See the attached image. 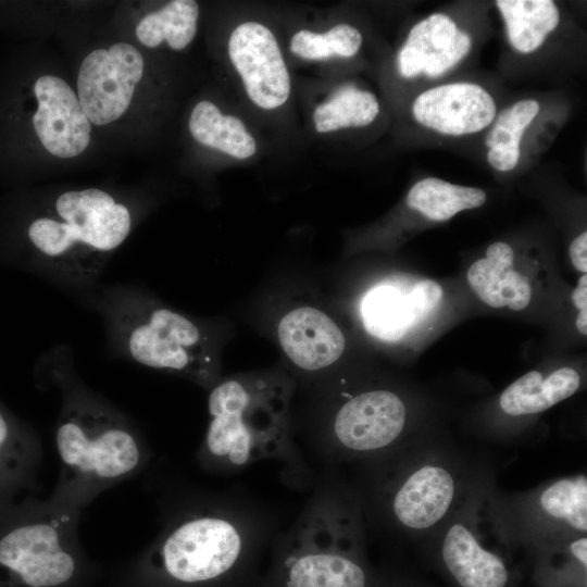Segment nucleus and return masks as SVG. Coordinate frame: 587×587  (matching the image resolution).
I'll return each mask as SVG.
<instances>
[{"instance_id": "32", "label": "nucleus", "mask_w": 587, "mask_h": 587, "mask_svg": "<svg viewBox=\"0 0 587 587\" xmlns=\"http://www.w3.org/2000/svg\"><path fill=\"white\" fill-rule=\"evenodd\" d=\"M587 310H579L577 319H576V327L578 332L583 335L587 334Z\"/></svg>"}, {"instance_id": "16", "label": "nucleus", "mask_w": 587, "mask_h": 587, "mask_svg": "<svg viewBox=\"0 0 587 587\" xmlns=\"http://www.w3.org/2000/svg\"><path fill=\"white\" fill-rule=\"evenodd\" d=\"M277 339L291 363L305 372L330 366L346 347L339 326L323 311L308 305L295 308L280 319Z\"/></svg>"}, {"instance_id": "4", "label": "nucleus", "mask_w": 587, "mask_h": 587, "mask_svg": "<svg viewBox=\"0 0 587 587\" xmlns=\"http://www.w3.org/2000/svg\"><path fill=\"white\" fill-rule=\"evenodd\" d=\"M61 392L54 441L61 463L51 499L82 511L100 492L140 472L150 452L114 405L85 387L64 365L51 369Z\"/></svg>"}, {"instance_id": "9", "label": "nucleus", "mask_w": 587, "mask_h": 587, "mask_svg": "<svg viewBox=\"0 0 587 587\" xmlns=\"http://www.w3.org/2000/svg\"><path fill=\"white\" fill-rule=\"evenodd\" d=\"M79 510L51 498L0 535V565L29 587H55L76 570Z\"/></svg>"}, {"instance_id": "28", "label": "nucleus", "mask_w": 587, "mask_h": 587, "mask_svg": "<svg viewBox=\"0 0 587 587\" xmlns=\"http://www.w3.org/2000/svg\"><path fill=\"white\" fill-rule=\"evenodd\" d=\"M408 296L421 320L437 307L442 297V288L435 280L424 279L419 282Z\"/></svg>"}, {"instance_id": "17", "label": "nucleus", "mask_w": 587, "mask_h": 587, "mask_svg": "<svg viewBox=\"0 0 587 587\" xmlns=\"http://www.w3.org/2000/svg\"><path fill=\"white\" fill-rule=\"evenodd\" d=\"M513 259L512 248L499 241L487 248L486 258L477 260L470 266L469 284L486 304L520 311L529 303L530 284L527 277L513 268Z\"/></svg>"}, {"instance_id": "14", "label": "nucleus", "mask_w": 587, "mask_h": 587, "mask_svg": "<svg viewBox=\"0 0 587 587\" xmlns=\"http://www.w3.org/2000/svg\"><path fill=\"white\" fill-rule=\"evenodd\" d=\"M34 92L38 107L33 124L46 150L63 159L84 152L90 141L91 126L67 83L43 75L36 80Z\"/></svg>"}, {"instance_id": "29", "label": "nucleus", "mask_w": 587, "mask_h": 587, "mask_svg": "<svg viewBox=\"0 0 587 587\" xmlns=\"http://www.w3.org/2000/svg\"><path fill=\"white\" fill-rule=\"evenodd\" d=\"M520 155V146L498 145L489 149L487 161L494 168L507 172L517 165Z\"/></svg>"}, {"instance_id": "19", "label": "nucleus", "mask_w": 587, "mask_h": 587, "mask_svg": "<svg viewBox=\"0 0 587 587\" xmlns=\"http://www.w3.org/2000/svg\"><path fill=\"white\" fill-rule=\"evenodd\" d=\"M188 126L199 143L232 158L245 160L257 152V141L243 122L237 116L223 114L209 100L195 105Z\"/></svg>"}, {"instance_id": "23", "label": "nucleus", "mask_w": 587, "mask_h": 587, "mask_svg": "<svg viewBox=\"0 0 587 587\" xmlns=\"http://www.w3.org/2000/svg\"><path fill=\"white\" fill-rule=\"evenodd\" d=\"M486 198V192L479 188L428 177L417 182L410 189L407 203L427 218L444 222L463 210L483 205Z\"/></svg>"}, {"instance_id": "20", "label": "nucleus", "mask_w": 587, "mask_h": 587, "mask_svg": "<svg viewBox=\"0 0 587 587\" xmlns=\"http://www.w3.org/2000/svg\"><path fill=\"white\" fill-rule=\"evenodd\" d=\"M512 47L523 53L537 50L559 24L560 14L551 0H498Z\"/></svg>"}, {"instance_id": "27", "label": "nucleus", "mask_w": 587, "mask_h": 587, "mask_svg": "<svg viewBox=\"0 0 587 587\" xmlns=\"http://www.w3.org/2000/svg\"><path fill=\"white\" fill-rule=\"evenodd\" d=\"M539 109L536 100L527 99L502 111L486 137V146L489 149L498 145L520 146L525 129L536 117Z\"/></svg>"}, {"instance_id": "15", "label": "nucleus", "mask_w": 587, "mask_h": 587, "mask_svg": "<svg viewBox=\"0 0 587 587\" xmlns=\"http://www.w3.org/2000/svg\"><path fill=\"white\" fill-rule=\"evenodd\" d=\"M414 118L444 135L462 136L488 127L496 117V103L476 84L453 83L425 90L413 102Z\"/></svg>"}, {"instance_id": "2", "label": "nucleus", "mask_w": 587, "mask_h": 587, "mask_svg": "<svg viewBox=\"0 0 587 587\" xmlns=\"http://www.w3.org/2000/svg\"><path fill=\"white\" fill-rule=\"evenodd\" d=\"M292 382L276 373L220 379L210 390V422L197 452L211 473H235L262 460L283 464L282 477L294 488L314 487L316 478L294 441L290 416Z\"/></svg>"}, {"instance_id": "7", "label": "nucleus", "mask_w": 587, "mask_h": 587, "mask_svg": "<svg viewBox=\"0 0 587 587\" xmlns=\"http://www.w3.org/2000/svg\"><path fill=\"white\" fill-rule=\"evenodd\" d=\"M366 483L355 489L363 508L389 528L424 534L439 528L457 509L461 477L438 457L409 460L401 449L362 462Z\"/></svg>"}, {"instance_id": "22", "label": "nucleus", "mask_w": 587, "mask_h": 587, "mask_svg": "<svg viewBox=\"0 0 587 587\" xmlns=\"http://www.w3.org/2000/svg\"><path fill=\"white\" fill-rule=\"evenodd\" d=\"M199 5L193 0H174L149 13L136 27L138 40L154 48L165 41L173 50H183L197 32Z\"/></svg>"}, {"instance_id": "18", "label": "nucleus", "mask_w": 587, "mask_h": 587, "mask_svg": "<svg viewBox=\"0 0 587 587\" xmlns=\"http://www.w3.org/2000/svg\"><path fill=\"white\" fill-rule=\"evenodd\" d=\"M579 385L580 377L571 367L559 369L547 377L530 371L502 391L499 405L510 416L537 414L574 395Z\"/></svg>"}, {"instance_id": "21", "label": "nucleus", "mask_w": 587, "mask_h": 587, "mask_svg": "<svg viewBox=\"0 0 587 587\" xmlns=\"http://www.w3.org/2000/svg\"><path fill=\"white\" fill-rule=\"evenodd\" d=\"M361 314L366 332L386 341L399 340L420 321L409 296L391 285H378L367 291Z\"/></svg>"}, {"instance_id": "3", "label": "nucleus", "mask_w": 587, "mask_h": 587, "mask_svg": "<svg viewBox=\"0 0 587 587\" xmlns=\"http://www.w3.org/2000/svg\"><path fill=\"white\" fill-rule=\"evenodd\" d=\"M363 508L355 489L327 474L270 547L254 587H375L364 552Z\"/></svg>"}, {"instance_id": "30", "label": "nucleus", "mask_w": 587, "mask_h": 587, "mask_svg": "<svg viewBox=\"0 0 587 587\" xmlns=\"http://www.w3.org/2000/svg\"><path fill=\"white\" fill-rule=\"evenodd\" d=\"M570 258L576 270L586 274L587 271V233H582L570 246Z\"/></svg>"}, {"instance_id": "11", "label": "nucleus", "mask_w": 587, "mask_h": 587, "mask_svg": "<svg viewBox=\"0 0 587 587\" xmlns=\"http://www.w3.org/2000/svg\"><path fill=\"white\" fill-rule=\"evenodd\" d=\"M228 57L249 99L260 109L284 105L291 91L290 75L275 35L264 24H238L228 38Z\"/></svg>"}, {"instance_id": "12", "label": "nucleus", "mask_w": 587, "mask_h": 587, "mask_svg": "<svg viewBox=\"0 0 587 587\" xmlns=\"http://www.w3.org/2000/svg\"><path fill=\"white\" fill-rule=\"evenodd\" d=\"M517 533L527 539L561 541L587 533V478L584 474L557 478L516 503Z\"/></svg>"}, {"instance_id": "8", "label": "nucleus", "mask_w": 587, "mask_h": 587, "mask_svg": "<svg viewBox=\"0 0 587 587\" xmlns=\"http://www.w3.org/2000/svg\"><path fill=\"white\" fill-rule=\"evenodd\" d=\"M408 420L401 397L388 389L350 395L311 439L312 452L329 469L361 462L397 448Z\"/></svg>"}, {"instance_id": "6", "label": "nucleus", "mask_w": 587, "mask_h": 587, "mask_svg": "<svg viewBox=\"0 0 587 587\" xmlns=\"http://www.w3.org/2000/svg\"><path fill=\"white\" fill-rule=\"evenodd\" d=\"M55 216H40L28 239L43 263L47 277L74 288L96 284L112 251L132 228L128 208L98 188L72 190L54 202Z\"/></svg>"}, {"instance_id": "26", "label": "nucleus", "mask_w": 587, "mask_h": 587, "mask_svg": "<svg viewBox=\"0 0 587 587\" xmlns=\"http://www.w3.org/2000/svg\"><path fill=\"white\" fill-rule=\"evenodd\" d=\"M39 454L38 442L0 408V482L32 473L39 463Z\"/></svg>"}, {"instance_id": "5", "label": "nucleus", "mask_w": 587, "mask_h": 587, "mask_svg": "<svg viewBox=\"0 0 587 587\" xmlns=\"http://www.w3.org/2000/svg\"><path fill=\"white\" fill-rule=\"evenodd\" d=\"M95 301L117 353L208 391L221 379L212 339L193 320L133 286L108 287Z\"/></svg>"}, {"instance_id": "24", "label": "nucleus", "mask_w": 587, "mask_h": 587, "mask_svg": "<svg viewBox=\"0 0 587 587\" xmlns=\"http://www.w3.org/2000/svg\"><path fill=\"white\" fill-rule=\"evenodd\" d=\"M378 113L379 103L372 92L347 86L316 107L313 123L317 133H332L366 126Z\"/></svg>"}, {"instance_id": "25", "label": "nucleus", "mask_w": 587, "mask_h": 587, "mask_svg": "<svg viewBox=\"0 0 587 587\" xmlns=\"http://www.w3.org/2000/svg\"><path fill=\"white\" fill-rule=\"evenodd\" d=\"M362 35L349 24H338L325 33L301 29L290 40L291 52L309 61H323L333 57L351 58L362 45Z\"/></svg>"}, {"instance_id": "31", "label": "nucleus", "mask_w": 587, "mask_h": 587, "mask_svg": "<svg viewBox=\"0 0 587 587\" xmlns=\"http://www.w3.org/2000/svg\"><path fill=\"white\" fill-rule=\"evenodd\" d=\"M572 300L575 307L579 310H584L587 307V275L583 274L576 288L573 291Z\"/></svg>"}, {"instance_id": "10", "label": "nucleus", "mask_w": 587, "mask_h": 587, "mask_svg": "<svg viewBox=\"0 0 587 587\" xmlns=\"http://www.w3.org/2000/svg\"><path fill=\"white\" fill-rule=\"evenodd\" d=\"M143 74V58L132 45L97 49L82 62L77 77L80 105L95 125L117 120L129 107Z\"/></svg>"}, {"instance_id": "13", "label": "nucleus", "mask_w": 587, "mask_h": 587, "mask_svg": "<svg viewBox=\"0 0 587 587\" xmlns=\"http://www.w3.org/2000/svg\"><path fill=\"white\" fill-rule=\"evenodd\" d=\"M474 503L470 504L467 500L441 526L442 562L461 587H505L509 582L507 564L499 553L484 544L476 498Z\"/></svg>"}, {"instance_id": "1", "label": "nucleus", "mask_w": 587, "mask_h": 587, "mask_svg": "<svg viewBox=\"0 0 587 587\" xmlns=\"http://www.w3.org/2000/svg\"><path fill=\"white\" fill-rule=\"evenodd\" d=\"M278 524L242 492L185 494L165 513L151 566L165 587H254Z\"/></svg>"}]
</instances>
